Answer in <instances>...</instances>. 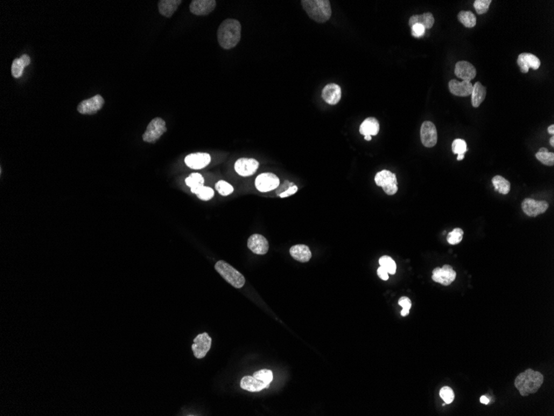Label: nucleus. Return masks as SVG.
I'll return each mask as SVG.
<instances>
[{
	"mask_svg": "<svg viewBox=\"0 0 554 416\" xmlns=\"http://www.w3.org/2000/svg\"><path fill=\"white\" fill-rule=\"evenodd\" d=\"M241 25L233 18H227L220 24L218 29V41L223 49L235 48L241 40Z\"/></svg>",
	"mask_w": 554,
	"mask_h": 416,
	"instance_id": "1",
	"label": "nucleus"
},
{
	"mask_svg": "<svg viewBox=\"0 0 554 416\" xmlns=\"http://www.w3.org/2000/svg\"><path fill=\"white\" fill-rule=\"evenodd\" d=\"M543 383V375L532 369H528L520 373L514 381V385L522 396L536 393Z\"/></svg>",
	"mask_w": 554,
	"mask_h": 416,
	"instance_id": "2",
	"label": "nucleus"
},
{
	"mask_svg": "<svg viewBox=\"0 0 554 416\" xmlns=\"http://www.w3.org/2000/svg\"><path fill=\"white\" fill-rule=\"evenodd\" d=\"M301 4L309 17L317 23L327 22L332 15L329 0H302Z\"/></svg>",
	"mask_w": 554,
	"mask_h": 416,
	"instance_id": "3",
	"label": "nucleus"
},
{
	"mask_svg": "<svg viewBox=\"0 0 554 416\" xmlns=\"http://www.w3.org/2000/svg\"><path fill=\"white\" fill-rule=\"evenodd\" d=\"M215 269L230 284L236 288H241L245 284L244 276L226 262L220 260L215 264Z\"/></svg>",
	"mask_w": 554,
	"mask_h": 416,
	"instance_id": "4",
	"label": "nucleus"
},
{
	"mask_svg": "<svg viewBox=\"0 0 554 416\" xmlns=\"http://www.w3.org/2000/svg\"><path fill=\"white\" fill-rule=\"evenodd\" d=\"M374 181L378 186L382 187L387 195H395L398 190L396 175L390 170L383 169L377 173Z\"/></svg>",
	"mask_w": 554,
	"mask_h": 416,
	"instance_id": "5",
	"label": "nucleus"
},
{
	"mask_svg": "<svg viewBox=\"0 0 554 416\" xmlns=\"http://www.w3.org/2000/svg\"><path fill=\"white\" fill-rule=\"evenodd\" d=\"M167 132L166 123L160 117L153 119L143 135V140L148 143H154Z\"/></svg>",
	"mask_w": 554,
	"mask_h": 416,
	"instance_id": "6",
	"label": "nucleus"
},
{
	"mask_svg": "<svg viewBox=\"0 0 554 416\" xmlns=\"http://www.w3.org/2000/svg\"><path fill=\"white\" fill-rule=\"evenodd\" d=\"M212 346V338L210 337L207 333H204L199 334L193 340V344L192 345V350L196 358H204L209 351Z\"/></svg>",
	"mask_w": 554,
	"mask_h": 416,
	"instance_id": "7",
	"label": "nucleus"
},
{
	"mask_svg": "<svg viewBox=\"0 0 554 416\" xmlns=\"http://www.w3.org/2000/svg\"><path fill=\"white\" fill-rule=\"evenodd\" d=\"M457 278V273L451 265H444L443 267H436L432 272V280L443 286L451 285Z\"/></svg>",
	"mask_w": 554,
	"mask_h": 416,
	"instance_id": "8",
	"label": "nucleus"
},
{
	"mask_svg": "<svg viewBox=\"0 0 554 416\" xmlns=\"http://www.w3.org/2000/svg\"><path fill=\"white\" fill-rule=\"evenodd\" d=\"M280 180L277 175L272 173H264L259 175L256 179L255 185L260 192H269L279 186Z\"/></svg>",
	"mask_w": 554,
	"mask_h": 416,
	"instance_id": "9",
	"label": "nucleus"
},
{
	"mask_svg": "<svg viewBox=\"0 0 554 416\" xmlns=\"http://www.w3.org/2000/svg\"><path fill=\"white\" fill-rule=\"evenodd\" d=\"M421 141L424 147L431 148L437 145V127L431 121H424L421 127Z\"/></svg>",
	"mask_w": 554,
	"mask_h": 416,
	"instance_id": "10",
	"label": "nucleus"
},
{
	"mask_svg": "<svg viewBox=\"0 0 554 416\" xmlns=\"http://www.w3.org/2000/svg\"><path fill=\"white\" fill-rule=\"evenodd\" d=\"M522 209L526 216L536 217L546 212V210L549 209V204L547 201L535 200L528 198L522 201Z\"/></svg>",
	"mask_w": 554,
	"mask_h": 416,
	"instance_id": "11",
	"label": "nucleus"
},
{
	"mask_svg": "<svg viewBox=\"0 0 554 416\" xmlns=\"http://www.w3.org/2000/svg\"><path fill=\"white\" fill-rule=\"evenodd\" d=\"M105 100L101 95H95L87 100H84L78 106V112L84 115H92L102 108Z\"/></svg>",
	"mask_w": 554,
	"mask_h": 416,
	"instance_id": "12",
	"label": "nucleus"
},
{
	"mask_svg": "<svg viewBox=\"0 0 554 416\" xmlns=\"http://www.w3.org/2000/svg\"><path fill=\"white\" fill-rule=\"evenodd\" d=\"M258 167V161L253 158H240L236 161L234 166L236 172L245 177L254 175Z\"/></svg>",
	"mask_w": 554,
	"mask_h": 416,
	"instance_id": "13",
	"label": "nucleus"
},
{
	"mask_svg": "<svg viewBox=\"0 0 554 416\" xmlns=\"http://www.w3.org/2000/svg\"><path fill=\"white\" fill-rule=\"evenodd\" d=\"M215 0H192L190 3V12L196 16H207L215 9Z\"/></svg>",
	"mask_w": 554,
	"mask_h": 416,
	"instance_id": "14",
	"label": "nucleus"
},
{
	"mask_svg": "<svg viewBox=\"0 0 554 416\" xmlns=\"http://www.w3.org/2000/svg\"><path fill=\"white\" fill-rule=\"evenodd\" d=\"M185 164L188 167L192 169H204L211 162V155L207 153H194L187 155L185 157Z\"/></svg>",
	"mask_w": 554,
	"mask_h": 416,
	"instance_id": "15",
	"label": "nucleus"
},
{
	"mask_svg": "<svg viewBox=\"0 0 554 416\" xmlns=\"http://www.w3.org/2000/svg\"><path fill=\"white\" fill-rule=\"evenodd\" d=\"M248 249L257 255H264L269 250V243L267 238L261 234H253L248 238Z\"/></svg>",
	"mask_w": 554,
	"mask_h": 416,
	"instance_id": "16",
	"label": "nucleus"
},
{
	"mask_svg": "<svg viewBox=\"0 0 554 416\" xmlns=\"http://www.w3.org/2000/svg\"><path fill=\"white\" fill-rule=\"evenodd\" d=\"M517 64L520 67V71L522 73H527L529 68L537 70L539 68L541 63L539 58L535 55L528 52H522L520 54L518 58Z\"/></svg>",
	"mask_w": 554,
	"mask_h": 416,
	"instance_id": "17",
	"label": "nucleus"
},
{
	"mask_svg": "<svg viewBox=\"0 0 554 416\" xmlns=\"http://www.w3.org/2000/svg\"><path fill=\"white\" fill-rule=\"evenodd\" d=\"M455 74L463 81L471 82L476 76V69L466 61H459L456 64Z\"/></svg>",
	"mask_w": 554,
	"mask_h": 416,
	"instance_id": "18",
	"label": "nucleus"
},
{
	"mask_svg": "<svg viewBox=\"0 0 554 416\" xmlns=\"http://www.w3.org/2000/svg\"><path fill=\"white\" fill-rule=\"evenodd\" d=\"M322 98L330 105H336L341 99V87L336 83L327 84L322 91Z\"/></svg>",
	"mask_w": 554,
	"mask_h": 416,
	"instance_id": "19",
	"label": "nucleus"
},
{
	"mask_svg": "<svg viewBox=\"0 0 554 416\" xmlns=\"http://www.w3.org/2000/svg\"><path fill=\"white\" fill-rule=\"evenodd\" d=\"M449 90L451 93L457 97H469L472 93L473 84L468 81L458 82L453 79L449 83Z\"/></svg>",
	"mask_w": 554,
	"mask_h": 416,
	"instance_id": "20",
	"label": "nucleus"
},
{
	"mask_svg": "<svg viewBox=\"0 0 554 416\" xmlns=\"http://www.w3.org/2000/svg\"><path fill=\"white\" fill-rule=\"evenodd\" d=\"M291 257L301 263H306L310 260L312 253L310 248L304 244H296L290 249Z\"/></svg>",
	"mask_w": 554,
	"mask_h": 416,
	"instance_id": "21",
	"label": "nucleus"
},
{
	"mask_svg": "<svg viewBox=\"0 0 554 416\" xmlns=\"http://www.w3.org/2000/svg\"><path fill=\"white\" fill-rule=\"evenodd\" d=\"M267 384L255 378L254 376H244L241 381V388L250 392H258L266 389Z\"/></svg>",
	"mask_w": 554,
	"mask_h": 416,
	"instance_id": "22",
	"label": "nucleus"
},
{
	"mask_svg": "<svg viewBox=\"0 0 554 416\" xmlns=\"http://www.w3.org/2000/svg\"><path fill=\"white\" fill-rule=\"evenodd\" d=\"M181 3V0H160L158 2V11L164 17H171Z\"/></svg>",
	"mask_w": 554,
	"mask_h": 416,
	"instance_id": "23",
	"label": "nucleus"
},
{
	"mask_svg": "<svg viewBox=\"0 0 554 416\" xmlns=\"http://www.w3.org/2000/svg\"><path fill=\"white\" fill-rule=\"evenodd\" d=\"M380 126L376 118L368 117L359 127V132L363 135H377L379 134Z\"/></svg>",
	"mask_w": 554,
	"mask_h": 416,
	"instance_id": "24",
	"label": "nucleus"
},
{
	"mask_svg": "<svg viewBox=\"0 0 554 416\" xmlns=\"http://www.w3.org/2000/svg\"><path fill=\"white\" fill-rule=\"evenodd\" d=\"M30 58L26 54L21 56L19 58H16L13 62L11 67V72L13 77L15 78H19L22 77L23 73V69L29 66L30 64Z\"/></svg>",
	"mask_w": 554,
	"mask_h": 416,
	"instance_id": "25",
	"label": "nucleus"
},
{
	"mask_svg": "<svg viewBox=\"0 0 554 416\" xmlns=\"http://www.w3.org/2000/svg\"><path fill=\"white\" fill-rule=\"evenodd\" d=\"M471 103L474 107H479L486 97V88L480 82H477L473 86L471 93Z\"/></svg>",
	"mask_w": 554,
	"mask_h": 416,
	"instance_id": "26",
	"label": "nucleus"
},
{
	"mask_svg": "<svg viewBox=\"0 0 554 416\" xmlns=\"http://www.w3.org/2000/svg\"><path fill=\"white\" fill-rule=\"evenodd\" d=\"M434 23L435 18L431 13H425L422 15H413L409 19V25L411 27L416 23H420L425 27L426 29H431L433 27Z\"/></svg>",
	"mask_w": 554,
	"mask_h": 416,
	"instance_id": "27",
	"label": "nucleus"
},
{
	"mask_svg": "<svg viewBox=\"0 0 554 416\" xmlns=\"http://www.w3.org/2000/svg\"><path fill=\"white\" fill-rule=\"evenodd\" d=\"M492 183L494 184L495 191H498L502 195H507L510 191L509 181H507L501 175L494 176V178L492 179Z\"/></svg>",
	"mask_w": 554,
	"mask_h": 416,
	"instance_id": "28",
	"label": "nucleus"
},
{
	"mask_svg": "<svg viewBox=\"0 0 554 416\" xmlns=\"http://www.w3.org/2000/svg\"><path fill=\"white\" fill-rule=\"evenodd\" d=\"M185 183L188 186L190 187L191 191L195 194L200 187L204 185V179L200 174L193 173L185 180Z\"/></svg>",
	"mask_w": 554,
	"mask_h": 416,
	"instance_id": "29",
	"label": "nucleus"
},
{
	"mask_svg": "<svg viewBox=\"0 0 554 416\" xmlns=\"http://www.w3.org/2000/svg\"><path fill=\"white\" fill-rule=\"evenodd\" d=\"M458 20L464 26L469 29L474 28L476 25V17L471 11H460L458 14Z\"/></svg>",
	"mask_w": 554,
	"mask_h": 416,
	"instance_id": "30",
	"label": "nucleus"
},
{
	"mask_svg": "<svg viewBox=\"0 0 554 416\" xmlns=\"http://www.w3.org/2000/svg\"><path fill=\"white\" fill-rule=\"evenodd\" d=\"M535 156L541 163L545 166H552L554 165V154L553 152H549V150L547 148H541L538 153H536Z\"/></svg>",
	"mask_w": 554,
	"mask_h": 416,
	"instance_id": "31",
	"label": "nucleus"
},
{
	"mask_svg": "<svg viewBox=\"0 0 554 416\" xmlns=\"http://www.w3.org/2000/svg\"><path fill=\"white\" fill-rule=\"evenodd\" d=\"M379 264L380 266L384 267L385 269L388 271L389 274L394 275L396 273V263L394 262V259L389 257V256H382L381 258H379Z\"/></svg>",
	"mask_w": 554,
	"mask_h": 416,
	"instance_id": "32",
	"label": "nucleus"
},
{
	"mask_svg": "<svg viewBox=\"0 0 554 416\" xmlns=\"http://www.w3.org/2000/svg\"><path fill=\"white\" fill-rule=\"evenodd\" d=\"M253 376L256 378V379L261 381V382H264L265 384H267L266 389H268L270 386V383L273 381V373L272 371L270 370H267V369H263V370H258L255 373L253 374Z\"/></svg>",
	"mask_w": 554,
	"mask_h": 416,
	"instance_id": "33",
	"label": "nucleus"
},
{
	"mask_svg": "<svg viewBox=\"0 0 554 416\" xmlns=\"http://www.w3.org/2000/svg\"><path fill=\"white\" fill-rule=\"evenodd\" d=\"M464 231L459 228L454 229L447 235V242L451 245H457L462 241Z\"/></svg>",
	"mask_w": 554,
	"mask_h": 416,
	"instance_id": "34",
	"label": "nucleus"
},
{
	"mask_svg": "<svg viewBox=\"0 0 554 416\" xmlns=\"http://www.w3.org/2000/svg\"><path fill=\"white\" fill-rule=\"evenodd\" d=\"M215 188L216 190H218V192L222 196H227V195H231L234 190L233 185H231L229 183L224 181H219L215 184Z\"/></svg>",
	"mask_w": 554,
	"mask_h": 416,
	"instance_id": "35",
	"label": "nucleus"
},
{
	"mask_svg": "<svg viewBox=\"0 0 554 416\" xmlns=\"http://www.w3.org/2000/svg\"><path fill=\"white\" fill-rule=\"evenodd\" d=\"M195 195H197L198 198L202 200H209L214 196V190L210 187L203 185L197 190Z\"/></svg>",
	"mask_w": 554,
	"mask_h": 416,
	"instance_id": "36",
	"label": "nucleus"
},
{
	"mask_svg": "<svg viewBox=\"0 0 554 416\" xmlns=\"http://www.w3.org/2000/svg\"><path fill=\"white\" fill-rule=\"evenodd\" d=\"M452 151H453L455 155H459V154H465L468 149H467V145L462 139H456L452 143Z\"/></svg>",
	"mask_w": 554,
	"mask_h": 416,
	"instance_id": "37",
	"label": "nucleus"
},
{
	"mask_svg": "<svg viewBox=\"0 0 554 416\" xmlns=\"http://www.w3.org/2000/svg\"><path fill=\"white\" fill-rule=\"evenodd\" d=\"M491 3V0H476L475 1L474 8L478 15H484L488 11Z\"/></svg>",
	"mask_w": 554,
	"mask_h": 416,
	"instance_id": "38",
	"label": "nucleus"
},
{
	"mask_svg": "<svg viewBox=\"0 0 554 416\" xmlns=\"http://www.w3.org/2000/svg\"><path fill=\"white\" fill-rule=\"evenodd\" d=\"M440 396L445 401V404H451L454 400V391L449 386H444L440 390Z\"/></svg>",
	"mask_w": 554,
	"mask_h": 416,
	"instance_id": "39",
	"label": "nucleus"
},
{
	"mask_svg": "<svg viewBox=\"0 0 554 416\" xmlns=\"http://www.w3.org/2000/svg\"><path fill=\"white\" fill-rule=\"evenodd\" d=\"M398 304L402 307L401 315L402 316H408L411 307H412V301H411L410 299H408V297H402L398 300Z\"/></svg>",
	"mask_w": 554,
	"mask_h": 416,
	"instance_id": "40",
	"label": "nucleus"
},
{
	"mask_svg": "<svg viewBox=\"0 0 554 416\" xmlns=\"http://www.w3.org/2000/svg\"><path fill=\"white\" fill-rule=\"evenodd\" d=\"M425 27L420 23H416L412 26V35L414 37H421L425 34Z\"/></svg>",
	"mask_w": 554,
	"mask_h": 416,
	"instance_id": "41",
	"label": "nucleus"
},
{
	"mask_svg": "<svg viewBox=\"0 0 554 416\" xmlns=\"http://www.w3.org/2000/svg\"><path fill=\"white\" fill-rule=\"evenodd\" d=\"M297 190H298V187L296 186V185H293V186L289 187L287 190L284 191V192L281 193L279 195H280L281 198H285V197H288V196H290V195L296 194V193L297 192Z\"/></svg>",
	"mask_w": 554,
	"mask_h": 416,
	"instance_id": "42",
	"label": "nucleus"
},
{
	"mask_svg": "<svg viewBox=\"0 0 554 416\" xmlns=\"http://www.w3.org/2000/svg\"><path fill=\"white\" fill-rule=\"evenodd\" d=\"M378 275L380 279L384 280V281L388 280V278H389V273H388V271L381 266L378 268Z\"/></svg>",
	"mask_w": 554,
	"mask_h": 416,
	"instance_id": "43",
	"label": "nucleus"
},
{
	"mask_svg": "<svg viewBox=\"0 0 554 416\" xmlns=\"http://www.w3.org/2000/svg\"><path fill=\"white\" fill-rule=\"evenodd\" d=\"M490 400H491V399H489L487 396H483L480 397V402H481L482 404H484V405H488L489 403H490Z\"/></svg>",
	"mask_w": 554,
	"mask_h": 416,
	"instance_id": "44",
	"label": "nucleus"
},
{
	"mask_svg": "<svg viewBox=\"0 0 554 416\" xmlns=\"http://www.w3.org/2000/svg\"><path fill=\"white\" fill-rule=\"evenodd\" d=\"M548 132H549V134H551V135H554V125H551V126H549V128H548Z\"/></svg>",
	"mask_w": 554,
	"mask_h": 416,
	"instance_id": "45",
	"label": "nucleus"
},
{
	"mask_svg": "<svg viewBox=\"0 0 554 416\" xmlns=\"http://www.w3.org/2000/svg\"><path fill=\"white\" fill-rule=\"evenodd\" d=\"M465 158V154H459L457 155V161H461L463 159Z\"/></svg>",
	"mask_w": 554,
	"mask_h": 416,
	"instance_id": "46",
	"label": "nucleus"
},
{
	"mask_svg": "<svg viewBox=\"0 0 554 416\" xmlns=\"http://www.w3.org/2000/svg\"><path fill=\"white\" fill-rule=\"evenodd\" d=\"M550 145H551L552 147H554V136H552V137L550 138Z\"/></svg>",
	"mask_w": 554,
	"mask_h": 416,
	"instance_id": "47",
	"label": "nucleus"
},
{
	"mask_svg": "<svg viewBox=\"0 0 554 416\" xmlns=\"http://www.w3.org/2000/svg\"><path fill=\"white\" fill-rule=\"evenodd\" d=\"M364 139L366 141H371V140H372V136H371V135H364Z\"/></svg>",
	"mask_w": 554,
	"mask_h": 416,
	"instance_id": "48",
	"label": "nucleus"
}]
</instances>
